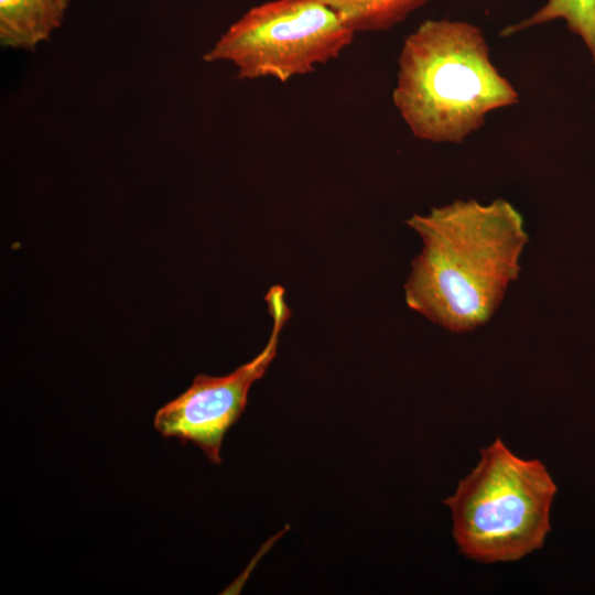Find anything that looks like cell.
Returning a JSON list of instances; mask_svg holds the SVG:
<instances>
[{
    "label": "cell",
    "mask_w": 595,
    "mask_h": 595,
    "mask_svg": "<svg viewBox=\"0 0 595 595\" xmlns=\"http://www.w3.org/2000/svg\"><path fill=\"white\" fill-rule=\"evenodd\" d=\"M560 19L566 22L571 32L584 41L595 63V0H547L527 19L506 26L500 35L510 36Z\"/></svg>",
    "instance_id": "cell-8"
},
{
    "label": "cell",
    "mask_w": 595,
    "mask_h": 595,
    "mask_svg": "<svg viewBox=\"0 0 595 595\" xmlns=\"http://www.w3.org/2000/svg\"><path fill=\"white\" fill-rule=\"evenodd\" d=\"M355 34L320 0H271L245 12L203 58L231 63L241 79L284 83L337 58Z\"/></svg>",
    "instance_id": "cell-4"
},
{
    "label": "cell",
    "mask_w": 595,
    "mask_h": 595,
    "mask_svg": "<svg viewBox=\"0 0 595 595\" xmlns=\"http://www.w3.org/2000/svg\"><path fill=\"white\" fill-rule=\"evenodd\" d=\"M357 32L386 31L429 0H320Z\"/></svg>",
    "instance_id": "cell-7"
},
{
    "label": "cell",
    "mask_w": 595,
    "mask_h": 595,
    "mask_svg": "<svg viewBox=\"0 0 595 595\" xmlns=\"http://www.w3.org/2000/svg\"><path fill=\"white\" fill-rule=\"evenodd\" d=\"M544 464L513 454L497 437L443 504L462 554L482 563L520 560L542 548L556 494Z\"/></svg>",
    "instance_id": "cell-3"
},
{
    "label": "cell",
    "mask_w": 595,
    "mask_h": 595,
    "mask_svg": "<svg viewBox=\"0 0 595 595\" xmlns=\"http://www.w3.org/2000/svg\"><path fill=\"white\" fill-rule=\"evenodd\" d=\"M69 0H0V42L34 50L61 26Z\"/></svg>",
    "instance_id": "cell-6"
},
{
    "label": "cell",
    "mask_w": 595,
    "mask_h": 595,
    "mask_svg": "<svg viewBox=\"0 0 595 595\" xmlns=\"http://www.w3.org/2000/svg\"><path fill=\"white\" fill-rule=\"evenodd\" d=\"M405 223L422 240L404 283L407 305L454 333L488 322L520 273L528 242L521 214L502 198L458 199Z\"/></svg>",
    "instance_id": "cell-1"
},
{
    "label": "cell",
    "mask_w": 595,
    "mask_h": 595,
    "mask_svg": "<svg viewBox=\"0 0 595 595\" xmlns=\"http://www.w3.org/2000/svg\"><path fill=\"white\" fill-rule=\"evenodd\" d=\"M392 102L414 138L458 144L489 112L518 104L519 94L491 63L477 25L440 19L404 39Z\"/></svg>",
    "instance_id": "cell-2"
},
{
    "label": "cell",
    "mask_w": 595,
    "mask_h": 595,
    "mask_svg": "<svg viewBox=\"0 0 595 595\" xmlns=\"http://www.w3.org/2000/svg\"><path fill=\"white\" fill-rule=\"evenodd\" d=\"M284 296L281 285L271 286L266 294L272 328L264 348L253 359L226 376L197 375L183 393L156 411L154 428L162 436L191 442L208 461L221 463L219 452L226 432L244 412L250 387L262 378L277 355L281 332L291 315Z\"/></svg>",
    "instance_id": "cell-5"
}]
</instances>
